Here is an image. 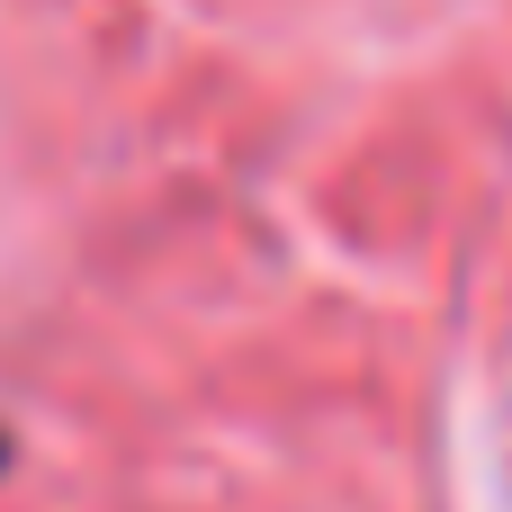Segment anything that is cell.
Returning <instances> with one entry per match:
<instances>
[{
	"instance_id": "6da1fadb",
	"label": "cell",
	"mask_w": 512,
	"mask_h": 512,
	"mask_svg": "<svg viewBox=\"0 0 512 512\" xmlns=\"http://www.w3.org/2000/svg\"><path fill=\"white\" fill-rule=\"evenodd\" d=\"M0 468H9V441H0Z\"/></svg>"
}]
</instances>
